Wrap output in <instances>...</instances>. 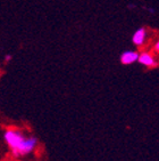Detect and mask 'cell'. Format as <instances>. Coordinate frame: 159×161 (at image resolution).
Returning <instances> with one entry per match:
<instances>
[{
	"label": "cell",
	"mask_w": 159,
	"mask_h": 161,
	"mask_svg": "<svg viewBox=\"0 0 159 161\" xmlns=\"http://www.w3.org/2000/svg\"><path fill=\"white\" fill-rule=\"evenodd\" d=\"M25 137L26 136L24 135V133L17 128H9V129L5 130V133H3V140L10 149V151L16 149L17 145L24 140Z\"/></svg>",
	"instance_id": "obj_2"
},
{
	"label": "cell",
	"mask_w": 159,
	"mask_h": 161,
	"mask_svg": "<svg viewBox=\"0 0 159 161\" xmlns=\"http://www.w3.org/2000/svg\"><path fill=\"white\" fill-rule=\"evenodd\" d=\"M156 50H158V52H159V41L157 42V45H156Z\"/></svg>",
	"instance_id": "obj_7"
},
{
	"label": "cell",
	"mask_w": 159,
	"mask_h": 161,
	"mask_svg": "<svg viewBox=\"0 0 159 161\" xmlns=\"http://www.w3.org/2000/svg\"><path fill=\"white\" fill-rule=\"evenodd\" d=\"M138 58H139L138 53H135V52H125V53L122 54L121 61H122L123 64H131V63L135 62Z\"/></svg>",
	"instance_id": "obj_3"
},
{
	"label": "cell",
	"mask_w": 159,
	"mask_h": 161,
	"mask_svg": "<svg viewBox=\"0 0 159 161\" xmlns=\"http://www.w3.org/2000/svg\"><path fill=\"white\" fill-rule=\"evenodd\" d=\"M144 38H146V30L144 29H139L133 36V42L136 46H141L144 41Z\"/></svg>",
	"instance_id": "obj_4"
},
{
	"label": "cell",
	"mask_w": 159,
	"mask_h": 161,
	"mask_svg": "<svg viewBox=\"0 0 159 161\" xmlns=\"http://www.w3.org/2000/svg\"><path fill=\"white\" fill-rule=\"evenodd\" d=\"M138 59L140 61V63L147 65V66H153V65H156V62H155L153 57L152 56H150L149 54H147V53L141 54V56H139Z\"/></svg>",
	"instance_id": "obj_5"
},
{
	"label": "cell",
	"mask_w": 159,
	"mask_h": 161,
	"mask_svg": "<svg viewBox=\"0 0 159 161\" xmlns=\"http://www.w3.org/2000/svg\"><path fill=\"white\" fill-rule=\"evenodd\" d=\"M10 59H12V55H6L5 56V62H9Z\"/></svg>",
	"instance_id": "obj_6"
},
{
	"label": "cell",
	"mask_w": 159,
	"mask_h": 161,
	"mask_svg": "<svg viewBox=\"0 0 159 161\" xmlns=\"http://www.w3.org/2000/svg\"><path fill=\"white\" fill-rule=\"evenodd\" d=\"M38 146V138L34 136L25 137L24 140L19 143L17 147L15 150H13L12 154L15 158H21V157H25V155L31 154L34 150L37 149Z\"/></svg>",
	"instance_id": "obj_1"
}]
</instances>
